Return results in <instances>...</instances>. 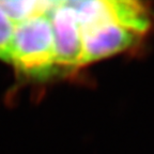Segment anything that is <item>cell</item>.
Wrapping results in <instances>:
<instances>
[{"label":"cell","instance_id":"6da1fadb","mask_svg":"<svg viewBox=\"0 0 154 154\" xmlns=\"http://www.w3.org/2000/svg\"><path fill=\"white\" fill-rule=\"evenodd\" d=\"M10 63L31 77H47L58 69L48 14L33 17L15 26Z\"/></svg>","mask_w":154,"mask_h":154},{"label":"cell","instance_id":"7a4b0ae2","mask_svg":"<svg viewBox=\"0 0 154 154\" xmlns=\"http://www.w3.org/2000/svg\"><path fill=\"white\" fill-rule=\"evenodd\" d=\"M82 29V53L80 65L88 64L132 48L143 34L118 23L107 22Z\"/></svg>","mask_w":154,"mask_h":154},{"label":"cell","instance_id":"3957f363","mask_svg":"<svg viewBox=\"0 0 154 154\" xmlns=\"http://www.w3.org/2000/svg\"><path fill=\"white\" fill-rule=\"evenodd\" d=\"M58 67L82 66V29L69 1H57L49 14Z\"/></svg>","mask_w":154,"mask_h":154},{"label":"cell","instance_id":"277c9868","mask_svg":"<svg viewBox=\"0 0 154 154\" xmlns=\"http://www.w3.org/2000/svg\"><path fill=\"white\" fill-rule=\"evenodd\" d=\"M57 1H0L11 22L16 25L40 15L49 14Z\"/></svg>","mask_w":154,"mask_h":154},{"label":"cell","instance_id":"5b68a950","mask_svg":"<svg viewBox=\"0 0 154 154\" xmlns=\"http://www.w3.org/2000/svg\"><path fill=\"white\" fill-rule=\"evenodd\" d=\"M15 25L0 5V60L10 62Z\"/></svg>","mask_w":154,"mask_h":154}]
</instances>
